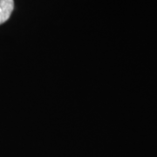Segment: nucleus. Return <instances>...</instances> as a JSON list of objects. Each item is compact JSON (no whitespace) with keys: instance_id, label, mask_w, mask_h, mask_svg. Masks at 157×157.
Returning <instances> with one entry per match:
<instances>
[{"instance_id":"f257e3e1","label":"nucleus","mask_w":157,"mask_h":157,"mask_svg":"<svg viewBox=\"0 0 157 157\" xmlns=\"http://www.w3.org/2000/svg\"><path fill=\"white\" fill-rule=\"evenodd\" d=\"M13 9V0H0V25L4 24L9 19Z\"/></svg>"}]
</instances>
